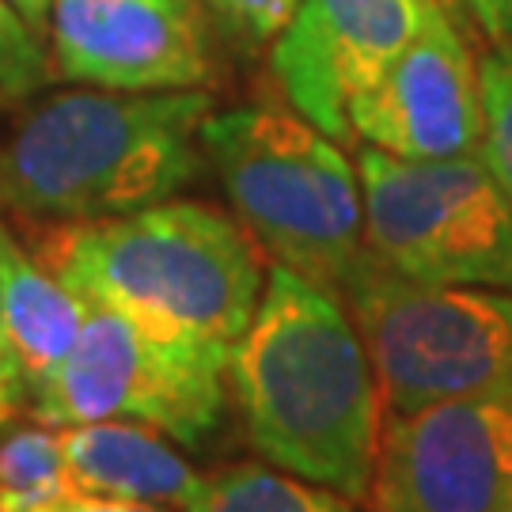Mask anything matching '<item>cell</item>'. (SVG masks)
Masks as SVG:
<instances>
[{
  "label": "cell",
  "instance_id": "1",
  "mask_svg": "<svg viewBox=\"0 0 512 512\" xmlns=\"http://www.w3.org/2000/svg\"><path fill=\"white\" fill-rule=\"evenodd\" d=\"M224 372L258 456L346 501H368L380 384L338 296L274 262Z\"/></svg>",
  "mask_w": 512,
  "mask_h": 512
},
{
  "label": "cell",
  "instance_id": "2",
  "mask_svg": "<svg viewBox=\"0 0 512 512\" xmlns=\"http://www.w3.org/2000/svg\"><path fill=\"white\" fill-rule=\"evenodd\" d=\"M202 88H103L38 99L0 141V205L84 224L175 198L202 171Z\"/></svg>",
  "mask_w": 512,
  "mask_h": 512
},
{
  "label": "cell",
  "instance_id": "3",
  "mask_svg": "<svg viewBox=\"0 0 512 512\" xmlns=\"http://www.w3.org/2000/svg\"><path fill=\"white\" fill-rule=\"evenodd\" d=\"M35 258L80 300L122 311L148 334L220 361L243 338L266 285L247 228L183 198L54 224L38 236Z\"/></svg>",
  "mask_w": 512,
  "mask_h": 512
},
{
  "label": "cell",
  "instance_id": "4",
  "mask_svg": "<svg viewBox=\"0 0 512 512\" xmlns=\"http://www.w3.org/2000/svg\"><path fill=\"white\" fill-rule=\"evenodd\" d=\"M202 152L247 236L342 300L368 251L361 175L342 141L296 110L232 107L202 122Z\"/></svg>",
  "mask_w": 512,
  "mask_h": 512
},
{
  "label": "cell",
  "instance_id": "5",
  "mask_svg": "<svg viewBox=\"0 0 512 512\" xmlns=\"http://www.w3.org/2000/svg\"><path fill=\"white\" fill-rule=\"evenodd\" d=\"M342 304L368 349L387 410L512 399V293L425 285L365 251Z\"/></svg>",
  "mask_w": 512,
  "mask_h": 512
},
{
  "label": "cell",
  "instance_id": "6",
  "mask_svg": "<svg viewBox=\"0 0 512 512\" xmlns=\"http://www.w3.org/2000/svg\"><path fill=\"white\" fill-rule=\"evenodd\" d=\"M368 251L425 285L512 293V202L478 152L399 160L357 152Z\"/></svg>",
  "mask_w": 512,
  "mask_h": 512
},
{
  "label": "cell",
  "instance_id": "7",
  "mask_svg": "<svg viewBox=\"0 0 512 512\" xmlns=\"http://www.w3.org/2000/svg\"><path fill=\"white\" fill-rule=\"evenodd\" d=\"M224 368L205 349L167 342L122 311L88 304L84 327L54 376L27 395L46 425L137 421L183 444H202L224 414Z\"/></svg>",
  "mask_w": 512,
  "mask_h": 512
},
{
  "label": "cell",
  "instance_id": "8",
  "mask_svg": "<svg viewBox=\"0 0 512 512\" xmlns=\"http://www.w3.org/2000/svg\"><path fill=\"white\" fill-rule=\"evenodd\" d=\"M512 490V399L391 410L372 512H494Z\"/></svg>",
  "mask_w": 512,
  "mask_h": 512
},
{
  "label": "cell",
  "instance_id": "9",
  "mask_svg": "<svg viewBox=\"0 0 512 512\" xmlns=\"http://www.w3.org/2000/svg\"><path fill=\"white\" fill-rule=\"evenodd\" d=\"M440 0H296L270 46V73L300 118L346 145L349 103L414 42Z\"/></svg>",
  "mask_w": 512,
  "mask_h": 512
},
{
  "label": "cell",
  "instance_id": "10",
  "mask_svg": "<svg viewBox=\"0 0 512 512\" xmlns=\"http://www.w3.org/2000/svg\"><path fill=\"white\" fill-rule=\"evenodd\" d=\"M349 129L399 160H452L478 152V61L437 8L387 73L349 103Z\"/></svg>",
  "mask_w": 512,
  "mask_h": 512
},
{
  "label": "cell",
  "instance_id": "11",
  "mask_svg": "<svg viewBox=\"0 0 512 512\" xmlns=\"http://www.w3.org/2000/svg\"><path fill=\"white\" fill-rule=\"evenodd\" d=\"M54 69L103 88H202L209 80L202 0H54Z\"/></svg>",
  "mask_w": 512,
  "mask_h": 512
},
{
  "label": "cell",
  "instance_id": "12",
  "mask_svg": "<svg viewBox=\"0 0 512 512\" xmlns=\"http://www.w3.org/2000/svg\"><path fill=\"white\" fill-rule=\"evenodd\" d=\"M61 452L76 497L186 509L202 490V475L164 437L137 421L65 425Z\"/></svg>",
  "mask_w": 512,
  "mask_h": 512
},
{
  "label": "cell",
  "instance_id": "13",
  "mask_svg": "<svg viewBox=\"0 0 512 512\" xmlns=\"http://www.w3.org/2000/svg\"><path fill=\"white\" fill-rule=\"evenodd\" d=\"M0 308L16 346L27 395L42 387L84 327L88 300L65 289L0 220Z\"/></svg>",
  "mask_w": 512,
  "mask_h": 512
},
{
  "label": "cell",
  "instance_id": "14",
  "mask_svg": "<svg viewBox=\"0 0 512 512\" xmlns=\"http://www.w3.org/2000/svg\"><path fill=\"white\" fill-rule=\"evenodd\" d=\"M73 497L61 433L46 421L0 425V512H54Z\"/></svg>",
  "mask_w": 512,
  "mask_h": 512
},
{
  "label": "cell",
  "instance_id": "15",
  "mask_svg": "<svg viewBox=\"0 0 512 512\" xmlns=\"http://www.w3.org/2000/svg\"><path fill=\"white\" fill-rule=\"evenodd\" d=\"M183 512H353V505L319 482L258 463L202 478V490Z\"/></svg>",
  "mask_w": 512,
  "mask_h": 512
},
{
  "label": "cell",
  "instance_id": "16",
  "mask_svg": "<svg viewBox=\"0 0 512 512\" xmlns=\"http://www.w3.org/2000/svg\"><path fill=\"white\" fill-rule=\"evenodd\" d=\"M478 99H482V137L478 156L512 202V42H497L478 61Z\"/></svg>",
  "mask_w": 512,
  "mask_h": 512
},
{
  "label": "cell",
  "instance_id": "17",
  "mask_svg": "<svg viewBox=\"0 0 512 512\" xmlns=\"http://www.w3.org/2000/svg\"><path fill=\"white\" fill-rule=\"evenodd\" d=\"M50 80V54L23 16L0 0V110H12Z\"/></svg>",
  "mask_w": 512,
  "mask_h": 512
},
{
  "label": "cell",
  "instance_id": "18",
  "mask_svg": "<svg viewBox=\"0 0 512 512\" xmlns=\"http://www.w3.org/2000/svg\"><path fill=\"white\" fill-rule=\"evenodd\" d=\"M296 0H202L220 42L239 57H255L274 46Z\"/></svg>",
  "mask_w": 512,
  "mask_h": 512
},
{
  "label": "cell",
  "instance_id": "19",
  "mask_svg": "<svg viewBox=\"0 0 512 512\" xmlns=\"http://www.w3.org/2000/svg\"><path fill=\"white\" fill-rule=\"evenodd\" d=\"M23 403H27V380H23L16 346H12V334L4 323V308H0V425L16 418V410Z\"/></svg>",
  "mask_w": 512,
  "mask_h": 512
},
{
  "label": "cell",
  "instance_id": "20",
  "mask_svg": "<svg viewBox=\"0 0 512 512\" xmlns=\"http://www.w3.org/2000/svg\"><path fill=\"white\" fill-rule=\"evenodd\" d=\"M494 42H512V0H463Z\"/></svg>",
  "mask_w": 512,
  "mask_h": 512
},
{
  "label": "cell",
  "instance_id": "21",
  "mask_svg": "<svg viewBox=\"0 0 512 512\" xmlns=\"http://www.w3.org/2000/svg\"><path fill=\"white\" fill-rule=\"evenodd\" d=\"M54 512H164L160 505H141V501H103V497H73Z\"/></svg>",
  "mask_w": 512,
  "mask_h": 512
},
{
  "label": "cell",
  "instance_id": "22",
  "mask_svg": "<svg viewBox=\"0 0 512 512\" xmlns=\"http://www.w3.org/2000/svg\"><path fill=\"white\" fill-rule=\"evenodd\" d=\"M8 4L23 16V23H27L35 35H46V31H50V4H54V0H8Z\"/></svg>",
  "mask_w": 512,
  "mask_h": 512
},
{
  "label": "cell",
  "instance_id": "23",
  "mask_svg": "<svg viewBox=\"0 0 512 512\" xmlns=\"http://www.w3.org/2000/svg\"><path fill=\"white\" fill-rule=\"evenodd\" d=\"M494 512H512V490H509V494H505V501H501V505H497Z\"/></svg>",
  "mask_w": 512,
  "mask_h": 512
}]
</instances>
